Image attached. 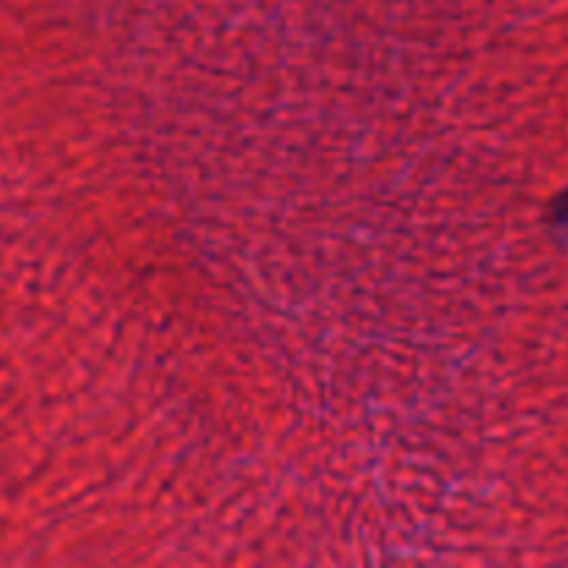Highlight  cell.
Segmentation results:
<instances>
[{"label":"cell","instance_id":"6da1fadb","mask_svg":"<svg viewBox=\"0 0 568 568\" xmlns=\"http://www.w3.org/2000/svg\"><path fill=\"white\" fill-rule=\"evenodd\" d=\"M555 220H558L564 227H568V194L564 200H560L558 211H555Z\"/></svg>","mask_w":568,"mask_h":568}]
</instances>
